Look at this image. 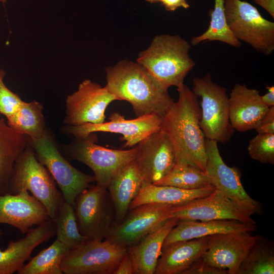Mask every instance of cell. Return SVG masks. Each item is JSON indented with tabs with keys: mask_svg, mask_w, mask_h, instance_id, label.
I'll return each instance as SVG.
<instances>
[{
	"mask_svg": "<svg viewBox=\"0 0 274 274\" xmlns=\"http://www.w3.org/2000/svg\"><path fill=\"white\" fill-rule=\"evenodd\" d=\"M179 98L162 117L161 130L174 147L176 163L206 173L205 136L200 126L201 110L196 95L184 83L177 87Z\"/></svg>",
	"mask_w": 274,
	"mask_h": 274,
	"instance_id": "1",
	"label": "cell"
},
{
	"mask_svg": "<svg viewBox=\"0 0 274 274\" xmlns=\"http://www.w3.org/2000/svg\"><path fill=\"white\" fill-rule=\"evenodd\" d=\"M105 71L107 90L118 100L129 102L136 117L155 114L162 118L174 102L167 90L137 62L123 60Z\"/></svg>",
	"mask_w": 274,
	"mask_h": 274,
	"instance_id": "2",
	"label": "cell"
},
{
	"mask_svg": "<svg viewBox=\"0 0 274 274\" xmlns=\"http://www.w3.org/2000/svg\"><path fill=\"white\" fill-rule=\"evenodd\" d=\"M189 43L179 35L156 36L139 54L136 62L164 89L178 87L195 65L190 57Z\"/></svg>",
	"mask_w": 274,
	"mask_h": 274,
	"instance_id": "3",
	"label": "cell"
},
{
	"mask_svg": "<svg viewBox=\"0 0 274 274\" xmlns=\"http://www.w3.org/2000/svg\"><path fill=\"white\" fill-rule=\"evenodd\" d=\"M56 184L28 144L15 162L9 183L8 193L15 194L23 190L30 192L45 207L53 221L63 197Z\"/></svg>",
	"mask_w": 274,
	"mask_h": 274,
	"instance_id": "4",
	"label": "cell"
},
{
	"mask_svg": "<svg viewBox=\"0 0 274 274\" xmlns=\"http://www.w3.org/2000/svg\"><path fill=\"white\" fill-rule=\"evenodd\" d=\"M95 133L75 140L64 146L72 159L88 166L94 173L96 185L107 188L113 178L134 159L135 146L127 150L107 148L97 144Z\"/></svg>",
	"mask_w": 274,
	"mask_h": 274,
	"instance_id": "5",
	"label": "cell"
},
{
	"mask_svg": "<svg viewBox=\"0 0 274 274\" xmlns=\"http://www.w3.org/2000/svg\"><path fill=\"white\" fill-rule=\"evenodd\" d=\"M26 139L38 160L58 185L64 199L74 206L78 196L95 182L94 176L72 166L59 152L54 138L47 129L40 138Z\"/></svg>",
	"mask_w": 274,
	"mask_h": 274,
	"instance_id": "6",
	"label": "cell"
},
{
	"mask_svg": "<svg viewBox=\"0 0 274 274\" xmlns=\"http://www.w3.org/2000/svg\"><path fill=\"white\" fill-rule=\"evenodd\" d=\"M193 92L201 97L200 126L206 138L225 143L233 133L226 90L214 83L210 73L193 79Z\"/></svg>",
	"mask_w": 274,
	"mask_h": 274,
	"instance_id": "7",
	"label": "cell"
},
{
	"mask_svg": "<svg viewBox=\"0 0 274 274\" xmlns=\"http://www.w3.org/2000/svg\"><path fill=\"white\" fill-rule=\"evenodd\" d=\"M227 25L239 41L269 55L274 50V23L262 16L256 8L241 0H224Z\"/></svg>",
	"mask_w": 274,
	"mask_h": 274,
	"instance_id": "8",
	"label": "cell"
},
{
	"mask_svg": "<svg viewBox=\"0 0 274 274\" xmlns=\"http://www.w3.org/2000/svg\"><path fill=\"white\" fill-rule=\"evenodd\" d=\"M127 247L107 240L88 239L70 249L60 269L65 274H113Z\"/></svg>",
	"mask_w": 274,
	"mask_h": 274,
	"instance_id": "9",
	"label": "cell"
},
{
	"mask_svg": "<svg viewBox=\"0 0 274 274\" xmlns=\"http://www.w3.org/2000/svg\"><path fill=\"white\" fill-rule=\"evenodd\" d=\"M107 190L90 185L75 201L79 230L88 239L104 240L115 221L113 204Z\"/></svg>",
	"mask_w": 274,
	"mask_h": 274,
	"instance_id": "10",
	"label": "cell"
},
{
	"mask_svg": "<svg viewBox=\"0 0 274 274\" xmlns=\"http://www.w3.org/2000/svg\"><path fill=\"white\" fill-rule=\"evenodd\" d=\"M218 142L206 141L207 162L206 173L215 189L237 204L251 216L262 213L260 202L247 193L241 181V175L235 167H229L224 162L219 151Z\"/></svg>",
	"mask_w": 274,
	"mask_h": 274,
	"instance_id": "11",
	"label": "cell"
},
{
	"mask_svg": "<svg viewBox=\"0 0 274 274\" xmlns=\"http://www.w3.org/2000/svg\"><path fill=\"white\" fill-rule=\"evenodd\" d=\"M117 98L106 87L89 79L83 81L77 90L65 100V125L79 126L105 122L107 107Z\"/></svg>",
	"mask_w": 274,
	"mask_h": 274,
	"instance_id": "12",
	"label": "cell"
},
{
	"mask_svg": "<svg viewBox=\"0 0 274 274\" xmlns=\"http://www.w3.org/2000/svg\"><path fill=\"white\" fill-rule=\"evenodd\" d=\"M174 206L147 203L132 209L119 223H113L105 240L128 247L163 224Z\"/></svg>",
	"mask_w": 274,
	"mask_h": 274,
	"instance_id": "13",
	"label": "cell"
},
{
	"mask_svg": "<svg viewBox=\"0 0 274 274\" xmlns=\"http://www.w3.org/2000/svg\"><path fill=\"white\" fill-rule=\"evenodd\" d=\"M162 118L150 114L126 119L118 112L111 114L109 121L100 124L87 123L79 126L65 125L62 132L73 135L75 138H83L97 132L121 134L125 141L124 147L135 146L151 134L161 129Z\"/></svg>",
	"mask_w": 274,
	"mask_h": 274,
	"instance_id": "14",
	"label": "cell"
},
{
	"mask_svg": "<svg viewBox=\"0 0 274 274\" xmlns=\"http://www.w3.org/2000/svg\"><path fill=\"white\" fill-rule=\"evenodd\" d=\"M169 218L179 220H234L247 224L256 223L246 210L215 189L206 196L173 206Z\"/></svg>",
	"mask_w": 274,
	"mask_h": 274,
	"instance_id": "15",
	"label": "cell"
},
{
	"mask_svg": "<svg viewBox=\"0 0 274 274\" xmlns=\"http://www.w3.org/2000/svg\"><path fill=\"white\" fill-rule=\"evenodd\" d=\"M135 148L134 161L144 182L154 184L176 163L173 144L161 129L143 140Z\"/></svg>",
	"mask_w": 274,
	"mask_h": 274,
	"instance_id": "16",
	"label": "cell"
},
{
	"mask_svg": "<svg viewBox=\"0 0 274 274\" xmlns=\"http://www.w3.org/2000/svg\"><path fill=\"white\" fill-rule=\"evenodd\" d=\"M261 235L251 232H229L208 236L207 249L201 256L211 265L237 274L247 253Z\"/></svg>",
	"mask_w": 274,
	"mask_h": 274,
	"instance_id": "17",
	"label": "cell"
},
{
	"mask_svg": "<svg viewBox=\"0 0 274 274\" xmlns=\"http://www.w3.org/2000/svg\"><path fill=\"white\" fill-rule=\"evenodd\" d=\"M50 219L45 207L27 190L0 195V224L11 225L26 234L33 226Z\"/></svg>",
	"mask_w": 274,
	"mask_h": 274,
	"instance_id": "18",
	"label": "cell"
},
{
	"mask_svg": "<svg viewBox=\"0 0 274 274\" xmlns=\"http://www.w3.org/2000/svg\"><path fill=\"white\" fill-rule=\"evenodd\" d=\"M229 120L239 132L255 129L269 108L261 100L259 91L246 85H234L229 97Z\"/></svg>",
	"mask_w": 274,
	"mask_h": 274,
	"instance_id": "19",
	"label": "cell"
},
{
	"mask_svg": "<svg viewBox=\"0 0 274 274\" xmlns=\"http://www.w3.org/2000/svg\"><path fill=\"white\" fill-rule=\"evenodd\" d=\"M23 238L11 241L4 250L0 249V274L18 272L25 262L30 259L33 250L55 234L53 222L50 219L31 228ZM3 234L0 230V237Z\"/></svg>",
	"mask_w": 274,
	"mask_h": 274,
	"instance_id": "20",
	"label": "cell"
},
{
	"mask_svg": "<svg viewBox=\"0 0 274 274\" xmlns=\"http://www.w3.org/2000/svg\"><path fill=\"white\" fill-rule=\"evenodd\" d=\"M257 229L256 224L234 220L208 221L179 220L166 237L163 247L173 242L187 241L229 232H251Z\"/></svg>",
	"mask_w": 274,
	"mask_h": 274,
	"instance_id": "21",
	"label": "cell"
},
{
	"mask_svg": "<svg viewBox=\"0 0 274 274\" xmlns=\"http://www.w3.org/2000/svg\"><path fill=\"white\" fill-rule=\"evenodd\" d=\"M208 236L173 242L162 247L155 274H182L207 249Z\"/></svg>",
	"mask_w": 274,
	"mask_h": 274,
	"instance_id": "22",
	"label": "cell"
},
{
	"mask_svg": "<svg viewBox=\"0 0 274 274\" xmlns=\"http://www.w3.org/2000/svg\"><path fill=\"white\" fill-rule=\"evenodd\" d=\"M179 220L169 218L163 224L143 237L136 244L127 247L134 274H153L161 255L164 240Z\"/></svg>",
	"mask_w": 274,
	"mask_h": 274,
	"instance_id": "23",
	"label": "cell"
},
{
	"mask_svg": "<svg viewBox=\"0 0 274 274\" xmlns=\"http://www.w3.org/2000/svg\"><path fill=\"white\" fill-rule=\"evenodd\" d=\"M143 182L134 160L123 167L111 180L107 189L114 207L115 222L119 223L124 220Z\"/></svg>",
	"mask_w": 274,
	"mask_h": 274,
	"instance_id": "24",
	"label": "cell"
},
{
	"mask_svg": "<svg viewBox=\"0 0 274 274\" xmlns=\"http://www.w3.org/2000/svg\"><path fill=\"white\" fill-rule=\"evenodd\" d=\"M215 188L212 185L196 189H184L170 186L156 185L143 182L136 196L131 201V210L147 203H163L174 206L182 205L212 193Z\"/></svg>",
	"mask_w": 274,
	"mask_h": 274,
	"instance_id": "25",
	"label": "cell"
},
{
	"mask_svg": "<svg viewBox=\"0 0 274 274\" xmlns=\"http://www.w3.org/2000/svg\"><path fill=\"white\" fill-rule=\"evenodd\" d=\"M28 145L26 136L0 119V195L8 193L9 183L15 162Z\"/></svg>",
	"mask_w": 274,
	"mask_h": 274,
	"instance_id": "26",
	"label": "cell"
},
{
	"mask_svg": "<svg viewBox=\"0 0 274 274\" xmlns=\"http://www.w3.org/2000/svg\"><path fill=\"white\" fill-rule=\"evenodd\" d=\"M43 107L37 100L24 101L18 110L7 118V124L17 132L32 139L41 138L45 130Z\"/></svg>",
	"mask_w": 274,
	"mask_h": 274,
	"instance_id": "27",
	"label": "cell"
},
{
	"mask_svg": "<svg viewBox=\"0 0 274 274\" xmlns=\"http://www.w3.org/2000/svg\"><path fill=\"white\" fill-rule=\"evenodd\" d=\"M56 239L69 250L82 244L88 239L80 232L74 206L62 198L53 221Z\"/></svg>",
	"mask_w": 274,
	"mask_h": 274,
	"instance_id": "28",
	"label": "cell"
},
{
	"mask_svg": "<svg viewBox=\"0 0 274 274\" xmlns=\"http://www.w3.org/2000/svg\"><path fill=\"white\" fill-rule=\"evenodd\" d=\"M214 8L210 11L211 20L207 30L200 36L193 37V46L210 41H220L232 47L239 48L241 42L230 30L226 19L224 0H214Z\"/></svg>",
	"mask_w": 274,
	"mask_h": 274,
	"instance_id": "29",
	"label": "cell"
},
{
	"mask_svg": "<svg viewBox=\"0 0 274 274\" xmlns=\"http://www.w3.org/2000/svg\"><path fill=\"white\" fill-rule=\"evenodd\" d=\"M274 247L262 236L251 247L237 274H273Z\"/></svg>",
	"mask_w": 274,
	"mask_h": 274,
	"instance_id": "30",
	"label": "cell"
},
{
	"mask_svg": "<svg viewBox=\"0 0 274 274\" xmlns=\"http://www.w3.org/2000/svg\"><path fill=\"white\" fill-rule=\"evenodd\" d=\"M69 249L56 239L24 264L18 274H62L60 264Z\"/></svg>",
	"mask_w": 274,
	"mask_h": 274,
	"instance_id": "31",
	"label": "cell"
},
{
	"mask_svg": "<svg viewBox=\"0 0 274 274\" xmlns=\"http://www.w3.org/2000/svg\"><path fill=\"white\" fill-rule=\"evenodd\" d=\"M154 185L191 190L211 184L205 172L190 165L176 163L166 176Z\"/></svg>",
	"mask_w": 274,
	"mask_h": 274,
	"instance_id": "32",
	"label": "cell"
},
{
	"mask_svg": "<svg viewBox=\"0 0 274 274\" xmlns=\"http://www.w3.org/2000/svg\"><path fill=\"white\" fill-rule=\"evenodd\" d=\"M250 157L263 163L274 164V133H257L249 142Z\"/></svg>",
	"mask_w": 274,
	"mask_h": 274,
	"instance_id": "33",
	"label": "cell"
},
{
	"mask_svg": "<svg viewBox=\"0 0 274 274\" xmlns=\"http://www.w3.org/2000/svg\"><path fill=\"white\" fill-rule=\"evenodd\" d=\"M23 102L19 95L8 88L3 80L0 82V113L8 118L18 110Z\"/></svg>",
	"mask_w": 274,
	"mask_h": 274,
	"instance_id": "34",
	"label": "cell"
},
{
	"mask_svg": "<svg viewBox=\"0 0 274 274\" xmlns=\"http://www.w3.org/2000/svg\"><path fill=\"white\" fill-rule=\"evenodd\" d=\"M182 274H228V273L226 269L211 265L201 256Z\"/></svg>",
	"mask_w": 274,
	"mask_h": 274,
	"instance_id": "35",
	"label": "cell"
},
{
	"mask_svg": "<svg viewBox=\"0 0 274 274\" xmlns=\"http://www.w3.org/2000/svg\"><path fill=\"white\" fill-rule=\"evenodd\" d=\"M255 130L258 133H274V107L269 108Z\"/></svg>",
	"mask_w": 274,
	"mask_h": 274,
	"instance_id": "36",
	"label": "cell"
},
{
	"mask_svg": "<svg viewBox=\"0 0 274 274\" xmlns=\"http://www.w3.org/2000/svg\"><path fill=\"white\" fill-rule=\"evenodd\" d=\"M150 3H160L168 11H174L179 8L188 9L190 6L186 0H145Z\"/></svg>",
	"mask_w": 274,
	"mask_h": 274,
	"instance_id": "37",
	"label": "cell"
},
{
	"mask_svg": "<svg viewBox=\"0 0 274 274\" xmlns=\"http://www.w3.org/2000/svg\"><path fill=\"white\" fill-rule=\"evenodd\" d=\"M134 274L133 266L127 253L121 260L113 274Z\"/></svg>",
	"mask_w": 274,
	"mask_h": 274,
	"instance_id": "38",
	"label": "cell"
},
{
	"mask_svg": "<svg viewBox=\"0 0 274 274\" xmlns=\"http://www.w3.org/2000/svg\"><path fill=\"white\" fill-rule=\"evenodd\" d=\"M267 92L263 95H260L262 102L267 107H274V87L273 86H267L266 87Z\"/></svg>",
	"mask_w": 274,
	"mask_h": 274,
	"instance_id": "39",
	"label": "cell"
},
{
	"mask_svg": "<svg viewBox=\"0 0 274 274\" xmlns=\"http://www.w3.org/2000/svg\"><path fill=\"white\" fill-rule=\"evenodd\" d=\"M263 8L274 18V0H252Z\"/></svg>",
	"mask_w": 274,
	"mask_h": 274,
	"instance_id": "40",
	"label": "cell"
},
{
	"mask_svg": "<svg viewBox=\"0 0 274 274\" xmlns=\"http://www.w3.org/2000/svg\"><path fill=\"white\" fill-rule=\"evenodd\" d=\"M6 75L5 72L3 70H0V82L3 80L4 78Z\"/></svg>",
	"mask_w": 274,
	"mask_h": 274,
	"instance_id": "41",
	"label": "cell"
},
{
	"mask_svg": "<svg viewBox=\"0 0 274 274\" xmlns=\"http://www.w3.org/2000/svg\"><path fill=\"white\" fill-rule=\"evenodd\" d=\"M8 0H0V3H5Z\"/></svg>",
	"mask_w": 274,
	"mask_h": 274,
	"instance_id": "42",
	"label": "cell"
}]
</instances>
